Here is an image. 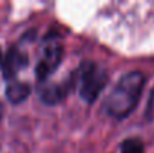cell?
I'll return each instance as SVG.
<instances>
[{
	"mask_svg": "<svg viewBox=\"0 0 154 153\" xmlns=\"http://www.w3.org/2000/svg\"><path fill=\"white\" fill-rule=\"evenodd\" d=\"M144 84H145V77L142 72L135 71L123 75L105 101L106 113L118 120L127 117L136 108L141 99Z\"/></svg>",
	"mask_w": 154,
	"mask_h": 153,
	"instance_id": "6da1fadb",
	"label": "cell"
},
{
	"mask_svg": "<svg viewBox=\"0 0 154 153\" xmlns=\"http://www.w3.org/2000/svg\"><path fill=\"white\" fill-rule=\"evenodd\" d=\"M79 95L85 102H94L108 83L106 71L93 62H85L78 74Z\"/></svg>",
	"mask_w": 154,
	"mask_h": 153,
	"instance_id": "7a4b0ae2",
	"label": "cell"
},
{
	"mask_svg": "<svg viewBox=\"0 0 154 153\" xmlns=\"http://www.w3.org/2000/svg\"><path fill=\"white\" fill-rule=\"evenodd\" d=\"M63 56V48L58 42L50 41V44L44 48L41 62L36 66V78L39 81H45L52 72L58 68Z\"/></svg>",
	"mask_w": 154,
	"mask_h": 153,
	"instance_id": "3957f363",
	"label": "cell"
},
{
	"mask_svg": "<svg viewBox=\"0 0 154 153\" xmlns=\"http://www.w3.org/2000/svg\"><path fill=\"white\" fill-rule=\"evenodd\" d=\"M29 63V57L24 51L20 48H11L6 53V56L2 59V72L6 80L14 78L23 68H26Z\"/></svg>",
	"mask_w": 154,
	"mask_h": 153,
	"instance_id": "277c9868",
	"label": "cell"
},
{
	"mask_svg": "<svg viewBox=\"0 0 154 153\" xmlns=\"http://www.w3.org/2000/svg\"><path fill=\"white\" fill-rule=\"evenodd\" d=\"M30 92H32V87H30L29 83L12 81L6 87V98L12 104H21V102H24L29 98Z\"/></svg>",
	"mask_w": 154,
	"mask_h": 153,
	"instance_id": "5b68a950",
	"label": "cell"
},
{
	"mask_svg": "<svg viewBox=\"0 0 154 153\" xmlns=\"http://www.w3.org/2000/svg\"><path fill=\"white\" fill-rule=\"evenodd\" d=\"M67 93V86L64 84H58V83H52V84H47L41 89V98L45 104H58Z\"/></svg>",
	"mask_w": 154,
	"mask_h": 153,
	"instance_id": "8992f818",
	"label": "cell"
},
{
	"mask_svg": "<svg viewBox=\"0 0 154 153\" xmlns=\"http://www.w3.org/2000/svg\"><path fill=\"white\" fill-rule=\"evenodd\" d=\"M121 153H145L144 144L138 138H129L124 140L121 144Z\"/></svg>",
	"mask_w": 154,
	"mask_h": 153,
	"instance_id": "52a82bcc",
	"label": "cell"
},
{
	"mask_svg": "<svg viewBox=\"0 0 154 153\" xmlns=\"http://www.w3.org/2000/svg\"><path fill=\"white\" fill-rule=\"evenodd\" d=\"M145 119L147 120H154V89L150 93V98L147 102V108H145Z\"/></svg>",
	"mask_w": 154,
	"mask_h": 153,
	"instance_id": "ba28073f",
	"label": "cell"
},
{
	"mask_svg": "<svg viewBox=\"0 0 154 153\" xmlns=\"http://www.w3.org/2000/svg\"><path fill=\"white\" fill-rule=\"evenodd\" d=\"M0 116H2V105H0Z\"/></svg>",
	"mask_w": 154,
	"mask_h": 153,
	"instance_id": "9c48e42d",
	"label": "cell"
},
{
	"mask_svg": "<svg viewBox=\"0 0 154 153\" xmlns=\"http://www.w3.org/2000/svg\"><path fill=\"white\" fill-rule=\"evenodd\" d=\"M0 60H2V51H0Z\"/></svg>",
	"mask_w": 154,
	"mask_h": 153,
	"instance_id": "30bf717a",
	"label": "cell"
}]
</instances>
